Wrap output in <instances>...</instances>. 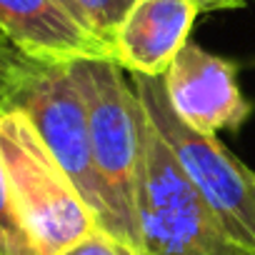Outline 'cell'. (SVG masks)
I'll return each mask as SVG.
<instances>
[{
	"mask_svg": "<svg viewBox=\"0 0 255 255\" xmlns=\"http://www.w3.org/2000/svg\"><path fill=\"white\" fill-rule=\"evenodd\" d=\"M200 5V13L203 10H233V8H240L243 0H195Z\"/></svg>",
	"mask_w": 255,
	"mask_h": 255,
	"instance_id": "5bb4252c",
	"label": "cell"
},
{
	"mask_svg": "<svg viewBox=\"0 0 255 255\" xmlns=\"http://www.w3.org/2000/svg\"><path fill=\"white\" fill-rule=\"evenodd\" d=\"M70 63L73 60L50 63L30 58L8 108L23 110L30 118L53 158L60 163L88 208L95 213L100 228L115 238L113 213L108 208V198L90 153L85 103Z\"/></svg>",
	"mask_w": 255,
	"mask_h": 255,
	"instance_id": "5b68a950",
	"label": "cell"
},
{
	"mask_svg": "<svg viewBox=\"0 0 255 255\" xmlns=\"http://www.w3.org/2000/svg\"><path fill=\"white\" fill-rule=\"evenodd\" d=\"M0 255H38V248L33 245L13 203L3 165H0Z\"/></svg>",
	"mask_w": 255,
	"mask_h": 255,
	"instance_id": "9c48e42d",
	"label": "cell"
},
{
	"mask_svg": "<svg viewBox=\"0 0 255 255\" xmlns=\"http://www.w3.org/2000/svg\"><path fill=\"white\" fill-rule=\"evenodd\" d=\"M130 250H133L130 245L120 243L118 238H113L110 233L98 228L90 235L80 238L78 243L68 245L60 255H130Z\"/></svg>",
	"mask_w": 255,
	"mask_h": 255,
	"instance_id": "7c38bea8",
	"label": "cell"
},
{
	"mask_svg": "<svg viewBox=\"0 0 255 255\" xmlns=\"http://www.w3.org/2000/svg\"><path fill=\"white\" fill-rule=\"evenodd\" d=\"M133 3L135 0H80L90 30L108 45L113 43V35H115L123 15L128 13V8Z\"/></svg>",
	"mask_w": 255,
	"mask_h": 255,
	"instance_id": "30bf717a",
	"label": "cell"
},
{
	"mask_svg": "<svg viewBox=\"0 0 255 255\" xmlns=\"http://www.w3.org/2000/svg\"><path fill=\"white\" fill-rule=\"evenodd\" d=\"M143 113L173 150L178 165L213 208L235 243L255 253V170L240 163L218 135H203L178 120L165 98L163 75L130 78Z\"/></svg>",
	"mask_w": 255,
	"mask_h": 255,
	"instance_id": "277c9868",
	"label": "cell"
},
{
	"mask_svg": "<svg viewBox=\"0 0 255 255\" xmlns=\"http://www.w3.org/2000/svg\"><path fill=\"white\" fill-rule=\"evenodd\" d=\"M135 213L150 255H255L230 238L145 113Z\"/></svg>",
	"mask_w": 255,
	"mask_h": 255,
	"instance_id": "3957f363",
	"label": "cell"
},
{
	"mask_svg": "<svg viewBox=\"0 0 255 255\" xmlns=\"http://www.w3.org/2000/svg\"><path fill=\"white\" fill-rule=\"evenodd\" d=\"M0 33L35 60L113 58L108 43L73 23L53 0H0Z\"/></svg>",
	"mask_w": 255,
	"mask_h": 255,
	"instance_id": "ba28073f",
	"label": "cell"
},
{
	"mask_svg": "<svg viewBox=\"0 0 255 255\" xmlns=\"http://www.w3.org/2000/svg\"><path fill=\"white\" fill-rule=\"evenodd\" d=\"M200 15L195 0H135L113 35V58L130 75H165Z\"/></svg>",
	"mask_w": 255,
	"mask_h": 255,
	"instance_id": "52a82bcc",
	"label": "cell"
},
{
	"mask_svg": "<svg viewBox=\"0 0 255 255\" xmlns=\"http://www.w3.org/2000/svg\"><path fill=\"white\" fill-rule=\"evenodd\" d=\"M0 165L38 255H60L100 228L23 110H0Z\"/></svg>",
	"mask_w": 255,
	"mask_h": 255,
	"instance_id": "7a4b0ae2",
	"label": "cell"
},
{
	"mask_svg": "<svg viewBox=\"0 0 255 255\" xmlns=\"http://www.w3.org/2000/svg\"><path fill=\"white\" fill-rule=\"evenodd\" d=\"M80 88L90 153L115 223V238L143 250L138 235V173L143 155V105L133 83L113 58L73 60Z\"/></svg>",
	"mask_w": 255,
	"mask_h": 255,
	"instance_id": "6da1fadb",
	"label": "cell"
},
{
	"mask_svg": "<svg viewBox=\"0 0 255 255\" xmlns=\"http://www.w3.org/2000/svg\"><path fill=\"white\" fill-rule=\"evenodd\" d=\"M53 3L73 20V23H78L83 30H88V33H93L90 30V25H88V18H85V13H83V5H80V0H53ZM95 35V33H93ZM98 38V35H95Z\"/></svg>",
	"mask_w": 255,
	"mask_h": 255,
	"instance_id": "4fadbf2b",
	"label": "cell"
},
{
	"mask_svg": "<svg viewBox=\"0 0 255 255\" xmlns=\"http://www.w3.org/2000/svg\"><path fill=\"white\" fill-rule=\"evenodd\" d=\"M163 85L178 120L203 135L238 130L253 113L250 100L238 85L235 63L190 40L170 63Z\"/></svg>",
	"mask_w": 255,
	"mask_h": 255,
	"instance_id": "8992f818",
	"label": "cell"
},
{
	"mask_svg": "<svg viewBox=\"0 0 255 255\" xmlns=\"http://www.w3.org/2000/svg\"><path fill=\"white\" fill-rule=\"evenodd\" d=\"M130 255H150V253H148V250H135V248H133Z\"/></svg>",
	"mask_w": 255,
	"mask_h": 255,
	"instance_id": "9a60e30c",
	"label": "cell"
},
{
	"mask_svg": "<svg viewBox=\"0 0 255 255\" xmlns=\"http://www.w3.org/2000/svg\"><path fill=\"white\" fill-rule=\"evenodd\" d=\"M28 63H30V55L20 53L5 38H0V110L8 108Z\"/></svg>",
	"mask_w": 255,
	"mask_h": 255,
	"instance_id": "8fae6325",
	"label": "cell"
}]
</instances>
